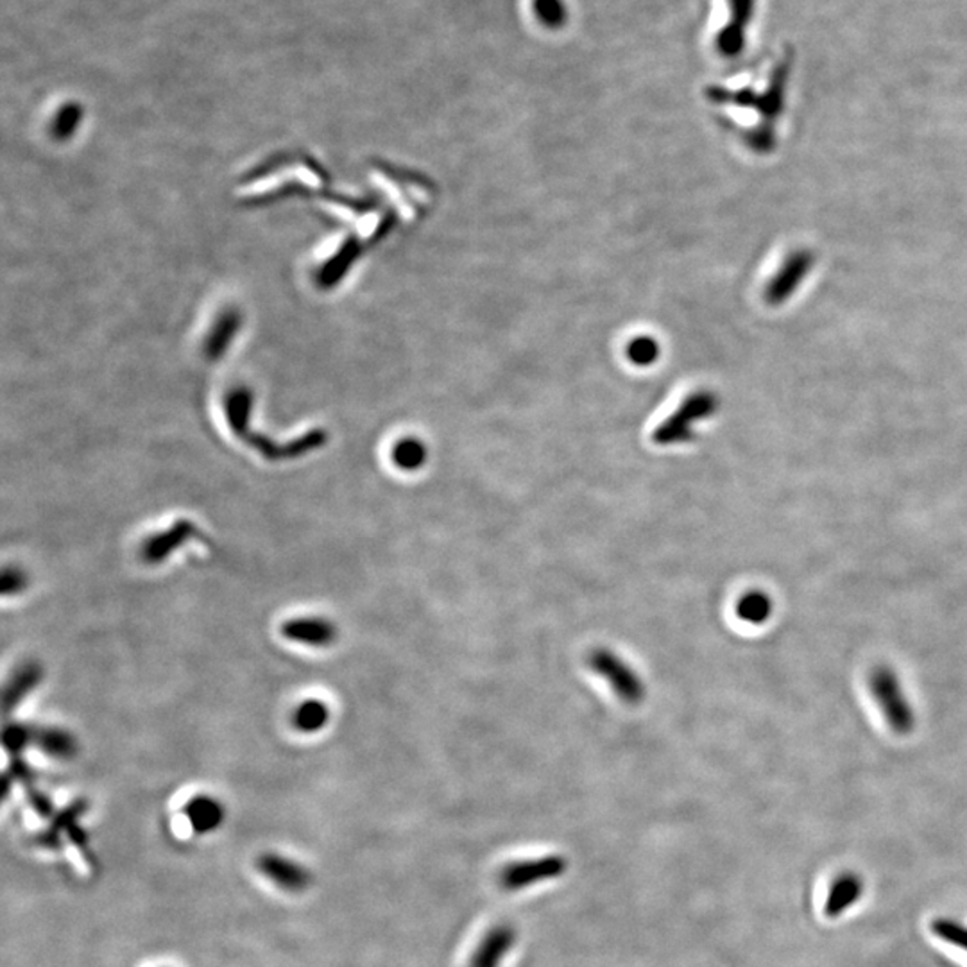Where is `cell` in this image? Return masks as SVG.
Here are the masks:
<instances>
[{"label": "cell", "mask_w": 967, "mask_h": 967, "mask_svg": "<svg viewBox=\"0 0 967 967\" xmlns=\"http://www.w3.org/2000/svg\"><path fill=\"white\" fill-rule=\"evenodd\" d=\"M863 883L853 872H842L833 880V883L828 890L827 905H824V914L828 917H839L844 914L851 905L857 903L858 899L862 898Z\"/></svg>", "instance_id": "30bf717a"}, {"label": "cell", "mask_w": 967, "mask_h": 967, "mask_svg": "<svg viewBox=\"0 0 967 967\" xmlns=\"http://www.w3.org/2000/svg\"><path fill=\"white\" fill-rule=\"evenodd\" d=\"M566 871V860L557 854L548 857L529 858L521 862H512L504 867L498 881L506 890H524L527 887L538 886L541 881L561 877Z\"/></svg>", "instance_id": "3957f363"}, {"label": "cell", "mask_w": 967, "mask_h": 967, "mask_svg": "<svg viewBox=\"0 0 967 967\" xmlns=\"http://www.w3.org/2000/svg\"><path fill=\"white\" fill-rule=\"evenodd\" d=\"M35 727L23 724H8L4 730V745L11 754H19L22 749L32 744Z\"/></svg>", "instance_id": "e0dca14e"}, {"label": "cell", "mask_w": 967, "mask_h": 967, "mask_svg": "<svg viewBox=\"0 0 967 967\" xmlns=\"http://www.w3.org/2000/svg\"><path fill=\"white\" fill-rule=\"evenodd\" d=\"M185 817H187L192 830L199 836H206V833L219 830L226 812L217 799L211 798V795H197V798L191 799L185 807Z\"/></svg>", "instance_id": "9c48e42d"}, {"label": "cell", "mask_w": 967, "mask_h": 967, "mask_svg": "<svg viewBox=\"0 0 967 967\" xmlns=\"http://www.w3.org/2000/svg\"><path fill=\"white\" fill-rule=\"evenodd\" d=\"M194 535H196V527L192 525V521H178V524L174 525L173 529L165 530L162 535L147 539L144 547H141V557H144V561L147 565H158V563L165 561L176 548L182 547L183 544H187L188 539Z\"/></svg>", "instance_id": "52a82bcc"}, {"label": "cell", "mask_w": 967, "mask_h": 967, "mask_svg": "<svg viewBox=\"0 0 967 967\" xmlns=\"http://www.w3.org/2000/svg\"><path fill=\"white\" fill-rule=\"evenodd\" d=\"M516 945V930L511 925H497L482 937L475 948L468 967H500Z\"/></svg>", "instance_id": "8992f818"}, {"label": "cell", "mask_w": 967, "mask_h": 967, "mask_svg": "<svg viewBox=\"0 0 967 967\" xmlns=\"http://www.w3.org/2000/svg\"><path fill=\"white\" fill-rule=\"evenodd\" d=\"M26 588V575L17 568H6L2 575V595L19 594Z\"/></svg>", "instance_id": "ffe728a7"}, {"label": "cell", "mask_w": 967, "mask_h": 967, "mask_svg": "<svg viewBox=\"0 0 967 967\" xmlns=\"http://www.w3.org/2000/svg\"><path fill=\"white\" fill-rule=\"evenodd\" d=\"M32 744L40 749L41 753L55 760H70L78 753V742L70 733L58 727H46V730H37L35 727V739Z\"/></svg>", "instance_id": "8fae6325"}, {"label": "cell", "mask_w": 967, "mask_h": 967, "mask_svg": "<svg viewBox=\"0 0 967 967\" xmlns=\"http://www.w3.org/2000/svg\"><path fill=\"white\" fill-rule=\"evenodd\" d=\"M936 931L940 937H945V940H949V942L967 949V928L945 921L937 922Z\"/></svg>", "instance_id": "d6986e66"}, {"label": "cell", "mask_w": 967, "mask_h": 967, "mask_svg": "<svg viewBox=\"0 0 967 967\" xmlns=\"http://www.w3.org/2000/svg\"><path fill=\"white\" fill-rule=\"evenodd\" d=\"M283 638L309 647H329L338 639V627L320 616H302L282 625Z\"/></svg>", "instance_id": "5b68a950"}, {"label": "cell", "mask_w": 967, "mask_h": 967, "mask_svg": "<svg viewBox=\"0 0 967 967\" xmlns=\"http://www.w3.org/2000/svg\"><path fill=\"white\" fill-rule=\"evenodd\" d=\"M736 615H739L740 621L748 622V624H765L772 615L771 597L763 592H758V589H751L748 594L742 595L736 603Z\"/></svg>", "instance_id": "4fadbf2b"}, {"label": "cell", "mask_w": 967, "mask_h": 967, "mask_svg": "<svg viewBox=\"0 0 967 967\" xmlns=\"http://www.w3.org/2000/svg\"><path fill=\"white\" fill-rule=\"evenodd\" d=\"M533 11L536 19L550 31H557L568 20L565 0H533Z\"/></svg>", "instance_id": "9a60e30c"}, {"label": "cell", "mask_w": 967, "mask_h": 967, "mask_svg": "<svg viewBox=\"0 0 967 967\" xmlns=\"http://www.w3.org/2000/svg\"><path fill=\"white\" fill-rule=\"evenodd\" d=\"M393 459L394 462H397L398 468H402V470L407 471H414L423 466L424 459H427V450H424V447L420 441H416V439H406V441H400V443L394 447Z\"/></svg>", "instance_id": "2e32d148"}, {"label": "cell", "mask_w": 967, "mask_h": 967, "mask_svg": "<svg viewBox=\"0 0 967 967\" xmlns=\"http://www.w3.org/2000/svg\"><path fill=\"white\" fill-rule=\"evenodd\" d=\"M330 721V710L323 701L309 699L296 707L293 715V724L300 733L314 735L326 727Z\"/></svg>", "instance_id": "7c38bea8"}, {"label": "cell", "mask_w": 967, "mask_h": 967, "mask_svg": "<svg viewBox=\"0 0 967 967\" xmlns=\"http://www.w3.org/2000/svg\"><path fill=\"white\" fill-rule=\"evenodd\" d=\"M657 355L656 344L651 339H638L629 346V356L636 364H648Z\"/></svg>", "instance_id": "ac0fdd59"}, {"label": "cell", "mask_w": 967, "mask_h": 967, "mask_svg": "<svg viewBox=\"0 0 967 967\" xmlns=\"http://www.w3.org/2000/svg\"><path fill=\"white\" fill-rule=\"evenodd\" d=\"M733 8V19L719 32L716 49L724 56L739 55L744 47V29L748 28L749 17L753 11V0H730Z\"/></svg>", "instance_id": "ba28073f"}, {"label": "cell", "mask_w": 967, "mask_h": 967, "mask_svg": "<svg viewBox=\"0 0 967 967\" xmlns=\"http://www.w3.org/2000/svg\"><path fill=\"white\" fill-rule=\"evenodd\" d=\"M588 666L589 671L606 681L622 703L638 704L644 701L645 686L639 675L609 648H594L588 656Z\"/></svg>", "instance_id": "7a4b0ae2"}, {"label": "cell", "mask_w": 967, "mask_h": 967, "mask_svg": "<svg viewBox=\"0 0 967 967\" xmlns=\"http://www.w3.org/2000/svg\"><path fill=\"white\" fill-rule=\"evenodd\" d=\"M256 869L262 872V877L285 892H302L311 886V872L306 871L302 863L283 854H261L256 860Z\"/></svg>", "instance_id": "277c9868"}, {"label": "cell", "mask_w": 967, "mask_h": 967, "mask_svg": "<svg viewBox=\"0 0 967 967\" xmlns=\"http://www.w3.org/2000/svg\"><path fill=\"white\" fill-rule=\"evenodd\" d=\"M869 690L887 725L896 735H908L916 727L912 704L905 694L901 681L890 666L878 665L869 674Z\"/></svg>", "instance_id": "6da1fadb"}, {"label": "cell", "mask_w": 967, "mask_h": 967, "mask_svg": "<svg viewBox=\"0 0 967 967\" xmlns=\"http://www.w3.org/2000/svg\"><path fill=\"white\" fill-rule=\"evenodd\" d=\"M40 677L41 671L35 665L23 666L22 671L14 675V680L4 692L6 713L11 712V707L17 706L26 694L38 685Z\"/></svg>", "instance_id": "5bb4252c"}]
</instances>
